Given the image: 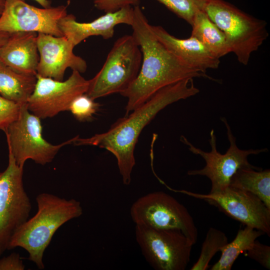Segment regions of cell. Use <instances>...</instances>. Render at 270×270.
Listing matches in <instances>:
<instances>
[{
  "mask_svg": "<svg viewBox=\"0 0 270 270\" xmlns=\"http://www.w3.org/2000/svg\"><path fill=\"white\" fill-rule=\"evenodd\" d=\"M200 92L194 78H186L165 86L156 92L130 115L118 119L106 132L88 138H74L76 146H94L104 148L116 158L123 184L129 185L136 164L134 150L144 128L166 106Z\"/></svg>",
  "mask_w": 270,
  "mask_h": 270,
  "instance_id": "1",
  "label": "cell"
},
{
  "mask_svg": "<svg viewBox=\"0 0 270 270\" xmlns=\"http://www.w3.org/2000/svg\"><path fill=\"white\" fill-rule=\"evenodd\" d=\"M134 10L132 35L140 48L142 61L136 78L120 94L128 98L126 116L165 86L186 78L202 77L213 80L205 72L191 68L180 62L157 38L140 6H134Z\"/></svg>",
  "mask_w": 270,
  "mask_h": 270,
  "instance_id": "2",
  "label": "cell"
},
{
  "mask_svg": "<svg viewBox=\"0 0 270 270\" xmlns=\"http://www.w3.org/2000/svg\"><path fill=\"white\" fill-rule=\"evenodd\" d=\"M36 201V213L15 232L8 250L23 248L28 254V260L38 268L44 269V254L54 233L67 222L80 216L82 208L74 199L66 200L46 192L38 194Z\"/></svg>",
  "mask_w": 270,
  "mask_h": 270,
  "instance_id": "3",
  "label": "cell"
},
{
  "mask_svg": "<svg viewBox=\"0 0 270 270\" xmlns=\"http://www.w3.org/2000/svg\"><path fill=\"white\" fill-rule=\"evenodd\" d=\"M204 11L224 34L238 61L248 64L268 36L266 22L224 0H209Z\"/></svg>",
  "mask_w": 270,
  "mask_h": 270,
  "instance_id": "4",
  "label": "cell"
},
{
  "mask_svg": "<svg viewBox=\"0 0 270 270\" xmlns=\"http://www.w3.org/2000/svg\"><path fill=\"white\" fill-rule=\"evenodd\" d=\"M142 54L133 36L126 34L114 42L100 70L89 80L86 93L94 100L126 90L140 70Z\"/></svg>",
  "mask_w": 270,
  "mask_h": 270,
  "instance_id": "5",
  "label": "cell"
},
{
  "mask_svg": "<svg viewBox=\"0 0 270 270\" xmlns=\"http://www.w3.org/2000/svg\"><path fill=\"white\" fill-rule=\"evenodd\" d=\"M226 128L227 136L230 146L224 154L220 153L216 149V137L214 130L210 132L209 142L211 150L204 152L193 146L183 136L180 140L188 146L194 154L199 155L206 162V166L202 169L190 170L188 172L189 176H206L211 182L210 194H219L229 186L232 176L238 170L241 168H250L256 170H262L261 168L251 164L248 161V156L251 154H258L268 152L267 148L240 149L236 144V138L234 136L230 128L224 117L220 118Z\"/></svg>",
  "mask_w": 270,
  "mask_h": 270,
  "instance_id": "6",
  "label": "cell"
},
{
  "mask_svg": "<svg viewBox=\"0 0 270 270\" xmlns=\"http://www.w3.org/2000/svg\"><path fill=\"white\" fill-rule=\"evenodd\" d=\"M130 215L136 224L153 228L180 230L193 245L198 232L186 208L170 195L162 191L148 193L132 205Z\"/></svg>",
  "mask_w": 270,
  "mask_h": 270,
  "instance_id": "7",
  "label": "cell"
},
{
  "mask_svg": "<svg viewBox=\"0 0 270 270\" xmlns=\"http://www.w3.org/2000/svg\"><path fill=\"white\" fill-rule=\"evenodd\" d=\"M40 120L24 104L18 118L4 131L8 150L20 166L24 167L28 160L41 165L50 163L61 148L72 144L74 138L58 144L46 141Z\"/></svg>",
  "mask_w": 270,
  "mask_h": 270,
  "instance_id": "8",
  "label": "cell"
},
{
  "mask_svg": "<svg viewBox=\"0 0 270 270\" xmlns=\"http://www.w3.org/2000/svg\"><path fill=\"white\" fill-rule=\"evenodd\" d=\"M136 240L148 264L156 270H184L193 244L180 230L136 224Z\"/></svg>",
  "mask_w": 270,
  "mask_h": 270,
  "instance_id": "9",
  "label": "cell"
},
{
  "mask_svg": "<svg viewBox=\"0 0 270 270\" xmlns=\"http://www.w3.org/2000/svg\"><path fill=\"white\" fill-rule=\"evenodd\" d=\"M8 156L6 168L0 172V256L8 250L12 235L28 220L32 208L24 188V167L9 151Z\"/></svg>",
  "mask_w": 270,
  "mask_h": 270,
  "instance_id": "10",
  "label": "cell"
},
{
  "mask_svg": "<svg viewBox=\"0 0 270 270\" xmlns=\"http://www.w3.org/2000/svg\"><path fill=\"white\" fill-rule=\"evenodd\" d=\"M36 77L34 90L26 104L28 110L40 119L52 118L61 112L68 111L72 100L86 94L89 86V80L76 70H72L64 81L38 74Z\"/></svg>",
  "mask_w": 270,
  "mask_h": 270,
  "instance_id": "11",
  "label": "cell"
},
{
  "mask_svg": "<svg viewBox=\"0 0 270 270\" xmlns=\"http://www.w3.org/2000/svg\"><path fill=\"white\" fill-rule=\"evenodd\" d=\"M179 192L203 200L245 226L260 230L270 236V209L258 196L250 192L230 186L216 194Z\"/></svg>",
  "mask_w": 270,
  "mask_h": 270,
  "instance_id": "12",
  "label": "cell"
},
{
  "mask_svg": "<svg viewBox=\"0 0 270 270\" xmlns=\"http://www.w3.org/2000/svg\"><path fill=\"white\" fill-rule=\"evenodd\" d=\"M68 5L38 8L22 0H5L0 16V31L42 33L62 36L58 25L67 14Z\"/></svg>",
  "mask_w": 270,
  "mask_h": 270,
  "instance_id": "13",
  "label": "cell"
},
{
  "mask_svg": "<svg viewBox=\"0 0 270 270\" xmlns=\"http://www.w3.org/2000/svg\"><path fill=\"white\" fill-rule=\"evenodd\" d=\"M38 48L40 54L36 74L58 80H63L68 68L84 72L87 64L76 55L74 45L64 36L38 34Z\"/></svg>",
  "mask_w": 270,
  "mask_h": 270,
  "instance_id": "14",
  "label": "cell"
},
{
  "mask_svg": "<svg viewBox=\"0 0 270 270\" xmlns=\"http://www.w3.org/2000/svg\"><path fill=\"white\" fill-rule=\"evenodd\" d=\"M134 17V7L128 6L113 12H106L88 22H78L74 15L67 14L60 20L58 25L64 36L75 46L92 36H100L106 40L112 38L116 26L120 24L131 26Z\"/></svg>",
  "mask_w": 270,
  "mask_h": 270,
  "instance_id": "15",
  "label": "cell"
},
{
  "mask_svg": "<svg viewBox=\"0 0 270 270\" xmlns=\"http://www.w3.org/2000/svg\"><path fill=\"white\" fill-rule=\"evenodd\" d=\"M157 38L180 62L187 66L205 72L208 69L217 68L220 59L212 55L196 38H176L159 26H152Z\"/></svg>",
  "mask_w": 270,
  "mask_h": 270,
  "instance_id": "16",
  "label": "cell"
},
{
  "mask_svg": "<svg viewBox=\"0 0 270 270\" xmlns=\"http://www.w3.org/2000/svg\"><path fill=\"white\" fill-rule=\"evenodd\" d=\"M37 38L36 32L10 34L0 48V60L18 72L36 76L39 60Z\"/></svg>",
  "mask_w": 270,
  "mask_h": 270,
  "instance_id": "17",
  "label": "cell"
},
{
  "mask_svg": "<svg viewBox=\"0 0 270 270\" xmlns=\"http://www.w3.org/2000/svg\"><path fill=\"white\" fill-rule=\"evenodd\" d=\"M191 26L190 36L198 39L216 58L220 59L231 52L224 34L204 10L196 13Z\"/></svg>",
  "mask_w": 270,
  "mask_h": 270,
  "instance_id": "18",
  "label": "cell"
},
{
  "mask_svg": "<svg viewBox=\"0 0 270 270\" xmlns=\"http://www.w3.org/2000/svg\"><path fill=\"white\" fill-rule=\"evenodd\" d=\"M36 82V76L18 72L0 60V95L20 104H26Z\"/></svg>",
  "mask_w": 270,
  "mask_h": 270,
  "instance_id": "19",
  "label": "cell"
},
{
  "mask_svg": "<svg viewBox=\"0 0 270 270\" xmlns=\"http://www.w3.org/2000/svg\"><path fill=\"white\" fill-rule=\"evenodd\" d=\"M230 186L250 192L270 209V170L241 168L231 178Z\"/></svg>",
  "mask_w": 270,
  "mask_h": 270,
  "instance_id": "20",
  "label": "cell"
},
{
  "mask_svg": "<svg viewBox=\"0 0 270 270\" xmlns=\"http://www.w3.org/2000/svg\"><path fill=\"white\" fill-rule=\"evenodd\" d=\"M264 234L248 226L240 229L234 240L220 248L221 256L210 270H230L239 255L250 248L256 238Z\"/></svg>",
  "mask_w": 270,
  "mask_h": 270,
  "instance_id": "21",
  "label": "cell"
},
{
  "mask_svg": "<svg viewBox=\"0 0 270 270\" xmlns=\"http://www.w3.org/2000/svg\"><path fill=\"white\" fill-rule=\"evenodd\" d=\"M228 243V238L224 232L212 227L210 228L202 244L199 258L190 270L208 269L212 258Z\"/></svg>",
  "mask_w": 270,
  "mask_h": 270,
  "instance_id": "22",
  "label": "cell"
},
{
  "mask_svg": "<svg viewBox=\"0 0 270 270\" xmlns=\"http://www.w3.org/2000/svg\"><path fill=\"white\" fill-rule=\"evenodd\" d=\"M156 0L191 25L196 13L200 10H204L209 0Z\"/></svg>",
  "mask_w": 270,
  "mask_h": 270,
  "instance_id": "23",
  "label": "cell"
},
{
  "mask_svg": "<svg viewBox=\"0 0 270 270\" xmlns=\"http://www.w3.org/2000/svg\"><path fill=\"white\" fill-rule=\"evenodd\" d=\"M100 104L87 94H83L76 97L71 102L68 111L78 121L90 120L98 112Z\"/></svg>",
  "mask_w": 270,
  "mask_h": 270,
  "instance_id": "24",
  "label": "cell"
},
{
  "mask_svg": "<svg viewBox=\"0 0 270 270\" xmlns=\"http://www.w3.org/2000/svg\"><path fill=\"white\" fill-rule=\"evenodd\" d=\"M22 105L0 95V130L4 132L18 118Z\"/></svg>",
  "mask_w": 270,
  "mask_h": 270,
  "instance_id": "25",
  "label": "cell"
},
{
  "mask_svg": "<svg viewBox=\"0 0 270 270\" xmlns=\"http://www.w3.org/2000/svg\"><path fill=\"white\" fill-rule=\"evenodd\" d=\"M245 256L257 262L264 268L270 269V247L256 240L252 246L245 252Z\"/></svg>",
  "mask_w": 270,
  "mask_h": 270,
  "instance_id": "26",
  "label": "cell"
},
{
  "mask_svg": "<svg viewBox=\"0 0 270 270\" xmlns=\"http://www.w3.org/2000/svg\"><path fill=\"white\" fill-rule=\"evenodd\" d=\"M94 6L104 12H113L125 6H139L140 0H92Z\"/></svg>",
  "mask_w": 270,
  "mask_h": 270,
  "instance_id": "27",
  "label": "cell"
},
{
  "mask_svg": "<svg viewBox=\"0 0 270 270\" xmlns=\"http://www.w3.org/2000/svg\"><path fill=\"white\" fill-rule=\"evenodd\" d=\"M24 266L18 254L13 253L0 260V270H24Z\"/></svg>",
  "mask_w": 270,
  "mask_h": 270,
  "instance_id": "28",
  "label": "cell"
},
{
  "mask_svg": "<svg viewBox=\"0 0 270 270\" xmlns=\"http://www.w3.org/2000/svg\"><path fill=\"white\" fill-rule=\"evenodd\" d=\"M10 34L0 31V48L6 42Z\"/></svg>",
  "mask_w": 270,
  "mask_h": 270,
  "instance_id": "29",
  "label": "cell"
},
{
  "mask_svg": "<svg viewBox=\"0 0 270 270\" xmlns=\"http://www.w3.org/2000/svg\"><path fill=\"white\" fill-rule=\"evenodd\" d=\"M44 8L51 7V2L50 0H34Z\"/></svg>",
  "mask_w": 270,
  "mask_h": 270,
  "instance_id": "30",
  "label": "cell"
},
{
  "mask_svg": "<svg viewBox=\"0 0 270 270\" xmlns=\"http://www.w3.org/2000/svg\"><path fill=\"white\" fill-rule=\"evenodd\" d=\"M5 4V0H0V16L2 14Z\"/></svg>",
  "mask_w": 270,
  "mask_h": 270,
  "instance_id": "31",
  "label": "cell"
}]
</instances>
